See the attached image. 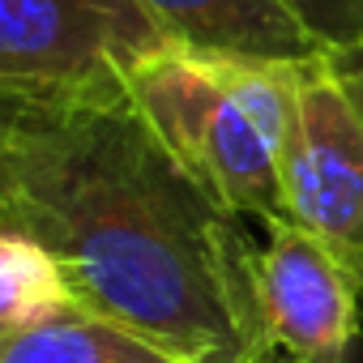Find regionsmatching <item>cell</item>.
Wrapping results in <instances>:
<instances>
[{
  "label": "cell",
  "mask_w": 363,
  "mask_h": 363,
  "mask_svg": "<svg viewBox=\"0 0 363 363\" xmlns=\"http://www.w3.org/2000/svg\"><path fill=\"white\" fill-rule=\"evenodd\" d=\"M167 35L145 5L107 0H0V90L5 99H86L128 90Z\"/></svg>",
  "instance_id": "3"
},
{
  "label": "cell",
  "mask_w": 363,
  "mask_h": 363,
  "mask_svg": "<svg viewBox=\"0 0 363 363\" xmlns=\"http://www.w3.org/2000/svg\"><path fill=\"white\" fill-rule=\"evenodd\" d=\"M0 363H184L133 329L69 303L26 329H9Z\"/></svg>",
  "instance_id": "7"
},
{
  "label": "cell",
  "mask_w": 363,
  "mask_h": 363,
  "mask_svg": "<svg viewBox=\"0 0 363 363\" xmlns=\"http://www.w3.org/2000/svg\"><path fill=\"white\" fill-rule=\"evenodd\" d=\"M282 189L291 223L312 231L363 291V120L325 60L299 65L295 77Z\"/></svg>",
  "instance_id": "4"
},
{
  "label": "cell",
  "mask_w": 363,
  "mask_h": 363,
  "mask_svg": "<svg viewBox=\"0 0 363 363\" xmlns=\"http://www.w3.org/2000/svg\"><path fill=\"white\" fill-rule=\"evenodd\" d=\"M73 303L56 257L22 231L0 227V329H26Z\"/></svg>",
  "instance_id": "8"
},
{
  "label": "cell",
  "mask_w": 363,
  "mask_h": 363,
  "mask_svg": "<svg viewBox=\"0 0 363 363\" xmlns=\"http://www.w3.org/2000/svg\"><path fill=\"white\" fill-rule=\"evenodd\" d=\"M282 5L333 52L363 43V0H282Z\"/></svg>",
  "instance_id": "9"
},
{
  "label": "cell",
  "mask_w": 363,
  "mask_h": 363,
  "mask_svg": "<svg viewBox=\"0 0 363 363\" xmlns=\"http://www.w3.org/2000/svg\"><path fill=\"white\" fill-rule=\"evenodd\" d=\"M325 69L333 73V82L342 86V94L350 99V107H354L359 120H363V43L333 48V52L325 56Z\"/></svg>",
  "instance_id": "10"
},
{
  "label": "cell",
  "mask_w": 363,
  "mask_h": 363,
  "mask_svg": "<svg viewBox=\"0 0 363 363\" xmlns=\"http://www.w3.org/2000/svg\"><path fill=\"white\" fill-rule=\"evenodd\" d=\"M0 227L43 244L73 303L184 363H265L252 244L133 90L5 99Z\"/></svg>",
  "instance_id": "1"
},
{
  "label": "cell",
  "mask_w": 363,
  "mask_h": 363,
  "mask_svg": "<svg viewBox=\"0 0 363 363\" xmlns=\"http://www.w3.org/2000/svg\"><path fill=\"white\" fill-rule=\"evenodd\" d=\"M252 286L269 354L282 363H346L359 286L312 231L269 223L252 252Z\"/></svg>",
  "instance_id": "5"
},
{
  "label": "cell",
  "mask_w": 363,
  "mask_h": 363,
  "mask_svg": "<svg viewBox=\"0 0 363 363\" xmlns=\"http://www.w3.org/2000/svg\"><path fill=\"white\" fill-rule=\"evenodd\" d=\"M171 48L214 60L312 65L329 48L282 0H141Z\"/></svg>",
  "instance_id": "6"
},
{
  "label": "cell",
  "mask_w": 363,
  "mask_h": 363,
  "mask_svg": "<svg viewBox=\"0 0 363 363\" xmlns=\"http://www.w3.org/2000/svg\"><path fill=\"white\" fill-rule=\"evenodd\" d=\"M299 65L214 60L167 48L133 69L128 90L154 133L240 218L291 223L282 154L295 124Z\"/></svg>",
  "instance_id": "2"
}]
</instances>
